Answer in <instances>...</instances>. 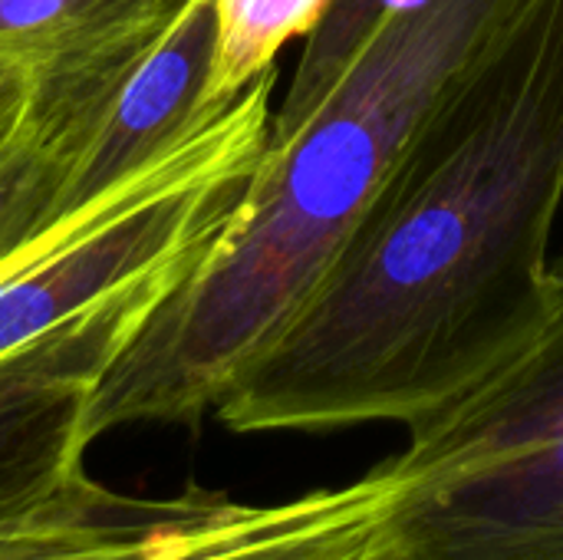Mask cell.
<instances>
[{"instance_id":"obj_1","label":"cell","mask_w":563,"mask_h":560,"mask_svg":"<svg viewBox=\"0 0 563 560\" xmlns=\"http://www.w3.org/2000/svg\"><path fill=\"white\" fill-rule=\"evenodd\" d=\"M563 0H531L455 79L294 320L234 376V432H320L442 409L554 317Z\"/></svg>"},{"instance_id":"obj_2","label":"cell","mask_w":563,"mask_h":560,"mask_svg":"<svg viewBox=\"0 0 563 560\" xmlns=\"http://www.w3.org/2000/svg\"><path fill=\"white\" fill-rule=\"evenodd\" d=\"M531 0H399L323 102L267 149L211 248L99 376L86 439L195 422L294 320L455 79Z\"/></svg>"},{"instance_id":"obj_3","label":"cell","mask_w":563,"mask_h":560,"mask_svg":"<svg viewBox=\"0 0 563 560\" xmlns=\"http://www.w3.org/2000/svg\"><path fill=\"white\" fill-rule=\"evenodd\" d=\"M558 274V271H554ZM548 327L389 459L383 538L412 560H563V277Z\"/></svg>"},{"instance_id":"obj_4","label":"cell","mask_w":563,"mask_h":560,"mask_svg":"<svg viewBox=\"0 0 563 560\" xmlns=\"http://www.w3.org/2000/svg\"><path fill=\"white\" fill-rule=\"evenodd\" d=\"M274 79L261 73L168 162L0 274V356L224 231L267 149Z\"/></svg>"},{"instance_id":"obj_5","label":"cell","mask_w":563,"mask_h":560,"mask_svg":"<svg viewBox=\"0 0 563 560\" xmlns=\"http://www.w3.org/2000/svg\"><path fill=\"white\" fill-rule=\"evenodd\" d=\"M211 244L0 356V531L92 488L82 472L86 409L106 366Z\"/></svg>"},{"instance_id":"obj_6","label":"cell","mask_w":563,"mask_h":560,"mask_svg":"<svg viewBox=\"0 0 563 560\" xmlns=\"http://www.w3.org/2000/svg\"><path fill=\"white\" fill-rule=\"evenodd\" d=\"M178 13L36 66L26 109L0 142V274L59 228L109 106Z\"/></svg>"},{"instance_id":"obj_7","label":"cell","mask_w":563,"mask_h":560,"mask_svg":"<svg viewBox=\"0 0 563 560\" xmlns=\"http://www.w3.org/2000/svg\"><path fill=\"white\" fill-rule=\"evenodd\" d=\"M214 36V0H188L109 106L92 149L69 185L56 231L155 172L224 112H211L205 102Z\"/></svg>"},{"instance_id":"obj_8","label":"cell","mask_w":563,"mask_h":560,"mask_svg":"<svg viewBox=\"0 0 563 560\" xmlns=\"http://www.w3.org/2000/svg\"><path fill=\"white\" fill-rule=\"evenodd\" d=\"M393 498L396 472L389 462L350 485L277 505L208 495L142 560H360L383 538Z\"/></svg>"},{"instance_id":"obj_9","label":"cell","mask_w":563,"mask_h":560,"mask_svg":"<svg viewBox=\"0 0 563 560\" xmlns=\"http://www.w3.org/2000/svg\"><path fill=\"white\" fill-rule=\"evenodd\" d=\"M211 492L178 498H129L92 482L76 502L0 531V560H142Z\"/></svg>"},{"instance_id":"obj_10","label":"cell","mask_w":563,"mask_h":560,"mask_svg":"<svg viewBox=\"0 0 563 560\" xmlns=\"http://www.w3.org/2000/svg\"><path fill=\"white\" fill-rule=\"evenodd\" d=\"M333 0H214V63L205 102L211 112L228 109L274 56L294 40L310 36Z\"/></svg>"},{"instance_id":"obj_11","label":"cell","mask_w":563,"mask_h":560,"mask_svg":"<svg viewBox=\"0 0 563 560\" xmlns=\"http://www.w3.org/2000/svg\"><path fill=\"white\" fill-rule=\"evenodd\" d=\"M188 0H0V50L43 63L181 10Z\"/></svg>"},{"instance_id":"obj_12","label":"cell","mask_w":563,"mask_h":560,"mask_svg":"<svg viewBox=\"0 0 563 560\" xmlns=\"http://www.w3.org/2000/svg\"><path fill=\"white\" fill-rule=\"evenodd\" d=\"M399 0H333L323 20L307 36L300 66L294 83L271 119L267 139L290 135L336 86L343 69L356 59V53L369 43L376 26L393 13Z\"/></svg>"},{"instance_id":"obj_13","label":"cell","mask_w":563,"mask_h":560,"mask_svg":"<svg viewBox=\"0 0 563 560\" xmlns=\"http://www.w3.org/2000/svg\"><path fill=\"white\" fill-rule=\"evenodd\" d=\"M36 66L40 63L20 59V56L0 50V142L13 132L16 119L26 109L33 79H36Z\"/></svg>"},{"instance_id":"obj_14","label":"cell","mask_w":563,"mask_h":560,"mask_svg":"<svg viewBox=\"0 0 563 560\" xmlns=\"http://www.w3.org/2000/svg\"><path fill=\"white\" fill-rule=\"evenodd\" d=\"M360 560H412V558H409V554H402L399 548H393L386 538H379V541H376V545H373V548H369V551H366Z\"/></svg>"},{"instance_id":"obj_15","label":"cell","mask_w":563,"mask_h":560,"mask_svg":"<svg viewBox=\"0 0 563 560\" xmlns=\"http://www.w3.org/2000/svg\"><path fill=\"white\" fill-rule=\"evenodd\" d=\"M554 271H558V274L563 277V261H558V264H554Z\"/></svg>"}]
</instances>
